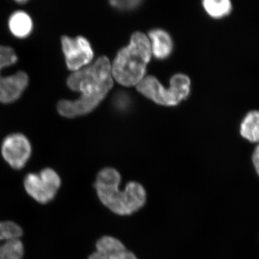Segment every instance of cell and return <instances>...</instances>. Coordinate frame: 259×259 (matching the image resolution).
Returning <instances> with one entry per match:
<instances>
[{
  "label": "cell",
  "mask_w": 259,
  "mask_h": 259,
  "mask_svg": "<svg viewBox=\"0 0 259 259\" xmlns=\"http://www.w3.org/2000/svg\"><path fill=\"white\" fill-rule=\"evenodd\" d=\"M68 88L79 93L75 100H62L57 105L58 112L67 118L88 115L106 97L113 85L111 64L105 56L93 64L71 73L66 80Z\"/></svg>",
  "instance_id": "cell-1"
},
{
  "label": "cell",
  "mask_w": 259,
  "mask_h": 259,
  "mask_svg": "<svg viewBox=\"0 0 259 259\" xmlns=\"http://www.w3.org/2000/svg\"><path fill=\"white\" fill-rule=\"evenodd\" d=\"M120 173L113 168H105L97 175L95 188L102 204L119 215H130L144 207L146 202L144 187L138 182L127 183L119 189Z\"/></svg>",
  "instance_id": "cell-2"
},
{
  "label": "cell",
  "mask_w": 259,
  "mask_h": 259,
  "mask_svg": "<svg viewBox=\"0 0 259 259\" xmlns=\"http://www.w3.org/2000/svg\"><path fill=\"white\" fill-rule=\"evenodd\" d=\"M151 54L148 37L142 32H135L129 45L117 53L111 65L112 77L123 86L139 84L144 78Z\"/></svg>",
  "instance_id": "cell-3"
},
{
  "label": "cell",
  "mask_w": 259,
  "mask_h": 259,
  "mask_svg": "<svg viewBox=\"0 0 259 259\" xmlns=\"http://www.w3.org/2000/svg\"><path fill=\"white\" fill-rule=\"evenodd\" d=\"M190 78L185 74L172 76L170 87L165 89L156 77L148 76L137 85L138 90L145 97L158 105L175 106L188 97L190 93Z\"/></svg>",
  "instance_id": "cell-4"
},
{
  "label": "cell",
  "mask_w": 259,
  "mask_h": 259,
  "mask_svg": "<svg viewBox=\"0 0 259 259\" xmlns=\"http://www.w3.org/2000/svg\"><path fill=\"white\" fill-rule=\"evenodd\" d=\"M18 56L11 47L0 46V102L10 104L18 100L29 83L28 75L23 71L10 76H3L2 71L15 64Z\"/></svg>",
  "instance_id": "cell-5"
},
{
  "label": "cell",
  "mask_w": 259,
  "mask_h": 259,
  "mask_svg": "<svg viewBox=\"0 0 259 259\" xmlns=\"http://www.w3.org/2000/svg\"><path fill=\"white\" fill-rule=\"evenodd\" d=\"M61 185L60 177L51 168H44L38 174H28L24 180L27 193L41 204L51 202L55 197Z\"/></svg>",
  "instance_id": "cell-6"
},
{
  "label": "cell",
  "mask_w": 259,
  "mask_h": 259,
  "mask_svg": "<svg viewBox=\"0 0 259 259\" xmlns=\"http://www.w3.org/2000/svg\"><path fill=\"white\" fill-rule=\"evenodd\" d=\"M61 42L66 66L71 72L79 71L91 64L94 51L86 37L64 35Z\"/></svg>",
  "instance_id": "cell-7"
},
{
  "label": "cell",
  "mask_w": 259,
  "mask_h": 259,
  "mask_svg": "<svg viewBox=\"0 0 259 259\" xmlns=\"http://www.w3.org/2000/svg\"><path fill=\"white\" fill-rule=\"evenodd\" d=\"M1 153L5 161L12 168L21 169L31 156L32 146L25 135L16 133L5 138L2 144Z\"/></svg>",
  "instance_id": "cell-8"
},
{
  "label": "cell",
  "mask_w": 259,
  "mask_h": 259,
  "mask_svg": "<svg viewBox=\"0 0 259 259\" xmlns=\"http://www.w3.org/2000/svg\"><path fill=\"white\" fill-rule=\"evenodd\" d=\"M23 230L11 221L0 222V259H22L24 247Z\"/></svg>",
  "instance_id": "cell-9"
},
{
  "label": "cell",
  "mask_w": 259,
  "mask_h": 259,
  "mask_svg": "<svg viewBox=\"0 0 259 259\" xmlns=\"http://www.w3.org/2000/svg\"><path fill=\"white\" fill-rule=\"evenodd\" d=\"M88 259H138L125 245L112 236H104L96 243V251Z\"/></svg>",
  "instance_id": "cell-10"
},
{
  "label": "cell",
  "mask_w": 259,
  "mask_h": 259,
  "mask_svg": "<svg viewBox=\"0 0 259 259\" xmlns=\"http://www.w3.org/2000/svg\"><path fill=\"white\" fill-rule=\"evenodd\" d=\"M151 53L156 59L163 60L169 57L173 51V40L169 34L163 29H153L148 35Z\"/></svg>",
  "instance_id": "cell-11"
},
{
  "label": "cell",
  "mask_w": 259,
  "mask_h": 259,
  "mask_svg": "<svg viewBox=\"0 0 259 259\" xmlns=\"http://www.w3.org/2000/svg\"><path fill=\"white\" fill-rule=\"evenodd\" d=\"M8 27L15 37L23 39L31 34L33 30V22L26 12L18 10L10 15Z\"/></svg>",
  "instance_id": "cell-12"
},
{
  "label": "cell",
  "mask_w": 259,
  "mask_h": 259,
  "mask_svg": "<svg viewBox=\"0 0 259 259\" xmlns=\"http://www.w3.org/2000/svg\"><path fill=\"white\" fill-rule=\"evenodd\" d=\"M241 134L250 142H259V111L247 114L241 123Z\"/></svg>",
  "instance_id": "cell-13"
},
{
  "label": "cell",
  "mask_w": 259,
  "mask_h": 259,
  "mask_svg": "<svg viewBox=\"0 0 259 259\" xmlns=\"http://www.w3.org/2000/svg\"><path fill=\"white\" fill-rule=\"evenodd\" d=\"M202 3L204 11L214 19L228 16L233 9L231 0H202Z\"/></svg>",
  "instance_id": "cell-14"
},
{
  "label": "cell",
  "mask_w": 259,
  "mask_h": 259,
  "mask_svg": "<svg viewBox=\"0 0 259 259\" xmlns=\"http://www.w3.org/2000/svg\"><path fill=\"white\" fill-rule=\"evenodd\" d=\"M144 0H109L110 5L115 10L122 12L137 9Z\"/></svg>",
  "instance_id": "cell-15"
},
{
  "label": "cell",
  "mask_w": 259,
  "mask_h": 259,
  "mask_svg": "<svg viewBox=\"0 0 259 259\" xmlns=\"http://www.w3.org/2000/svg\"><path fill=\"white\" fill-rule=\"evenodd\" d=\"M131 102L128 95L125 93H120L116 95L114 99V105L120 111H126L131 106Z\"/></svg>",
  "instance_id": "cell-16"
},
{
  "label": "cell",
  "mask_w": 259,
  "mask_h": 259,
  "mask_svg": "<svg viewBox=\"0 0 259 259\" xmlns=\"http://www.w3.org/2000/svg\"><path fill=\"white\" fill-rule=\"evenodd\" d=\"M253 163L255 171L259 176V145L255 148L253 154Z\"/></svg>",
  "instance_id": "cell-17"
},
{
  "label": "cell",
  "mask_w": 259,
  "mask_h": 259,
  "mask_svg": "<svg viewBox=\"0 0 259 259\" xmlns=\"http://www.w3.org/2000/svg\"><path fill=\"white\" fill-rule=\"evenodd\" d=\"M15 1L19 4H25V3H28L29 0H15Z\"/></svg>",
  "instance_id": "cell-18"
}]
</instances>
